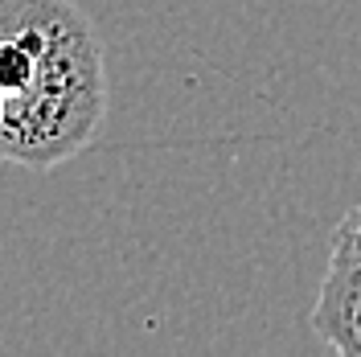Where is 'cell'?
Masks as SVG:
<instances>
[{"instance_id": "1", "label": "cell", "mask_w": 361, "mask_h": 357, "mask_svg": "<svg viewBox=\"0 0 361 357\" xmlns=\"http://www.w3.org/2000/svg\"><path fill=\"white\" fill-rule=\"evenodd\" d=\"M0 157L58 169L107 115V62L74 0H0Z\"/></svg>"}, {"instance_id": "2", "label": "cell", "mask_w": 361, "mask_h": 357, "mask_svg": "<svg viewBox=\"0 0 361 357\" xmlns=\"http://www.w3.org/2000/svg\"><path fill=\"white\" fill-rule=\"evenodd\" d=\"M312 333L341 357H361V271L329 263L312 304Z\"/></svg>"}, {"instance_id": "3", "label": "cell", "mask_w": 361, "mask_h": 357, "mask_svg": "<svg viewBox=\"0 0 361 357\" xmlns=\"http://www.w3.org/2000/svg\"><path fill=\"white\" fill-rule=\"evenodd\" d=\"M329 263L361 271V201L341 218V226L333 230V246H329Z\"/></svg>"}, {"instance_id": "4", "label": "cell", "mask_w": 361, "mask_h": 357, "mask_svg": "<svg viewBox=\"0 0 361 357\" xmlns=\"http://www.w3.org/2000/svg\"><path fill=\"white\" fill-rule=\"evenodd\" d=\"M0 128H4V95H0Z\"/></svg>"}, {"instance_id": "5", "label": "cell", "mask_w": 361, "mask_h": 357, "mask_svg": "<svg viewBox=\"0 0 361 357\" xmlns=\"http://www.w3.org/2000/svg\"><path fill=\"white\" fill-rule=\"evenodd\" d=\"M0 160H4V157H0Z\"/></svg>"}]
</instances>
